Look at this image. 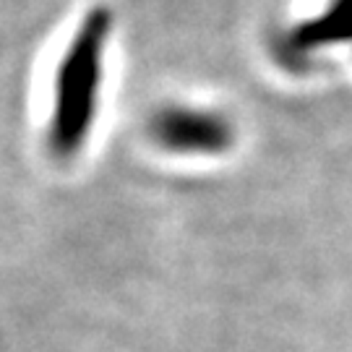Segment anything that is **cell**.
<instances>
[{
  "label": "cell",
  "mask_w": 352,
  "mask_h": 352,
  "mask_svg": "<svg viewBox=\"0 0 352 352\" xmlns=\"http://www.w3.org/2000/svg\"><path fill=\"white\" fill-rule=\"evenodd\" d=\"M149 139L162 151L180 157H219L235 146L238 128L217 107L170 102L151 113Z\"/></svg>",
  "instance_id": "7a4b0ae2"
},
{
  "label": "cell",
  "mask_w": 352,
  "mask_h": 352,
  "mask_svg": "<svg viewBox=\"0 0 352 352\" xmlns=\"http://www.w3.org/2000/svg\"><path fill=\"white\" fill-rule=\"evenodd\" d=\"M115 19L107 6L89 8L58 60L52 78L47 146L60 162L76 160L91 139Z\"/></svg>",
  "instance_id": "6da1fadb"
},
{
  "label": "cell",
  "mask_w": 352,
  "mask_h": 352,
  "mask_svg": "<svg viewBox=\"0 0 352 352\" xmlns=\"http://www.w3.org/2000/svg\"><path fill=\"white\" fill-rule=\"evenodd\" d=\"M352 45V0H327L321 11L287 26L274 39L279 63L298 71L329 47Z\"/></svg>",
  "instance_id": "3957f363"
}]
</instances>
